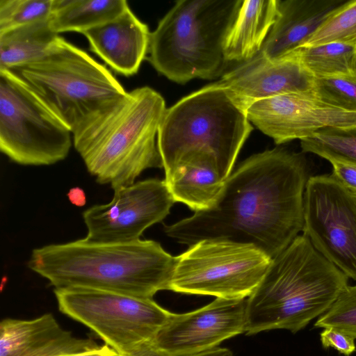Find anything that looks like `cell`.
<instances>
[{
  "mask_svg": "<svg viewBox=\"0 0 356 356\" xmlns=\"http://www.w3.org/2000/svg\"><path fill=\"white\" fill-rule=\"evenodd\" d=\"M308 177L302 153L277 147L243 161L213 205L164 227L188 247L207 239L251 244L271 259L302 232Z\"/></svg>",
  "mask_w": 356,
  "mask_h": 356,
  "instance_id": "6da1fadb",
  "label": "cell"
},
{
  "mask_svg": "<svg viewBox=\"0 0 356 356\" xmlns=\"http://www.w3.org/2000/svg\"><path fill=\"white\" fill-rule=\"evenodd\" d=\"M176 257L153 240L92 243L85 238L34 249L28 267L55 289L84 288L150 298L170 290Z\"/></svg>",
  "mask_w": 356,
  "mask_h": 356,
  "instance_id": "7a4b0ae2",
  "label": "cell"
},
{
  "mask_svg": "<svg viewBox=\"0 0 356 356\" xmlns=\"http://www.w3.org/2000/svg\"><path fill=\"white\" fill-rule=\"evenodd\" d=\"M149 86L127 92L87 118L72 134L86 169L113 189L135 183L145 170L163 168L157 133L166 110Z\"/></svg>",
  "mask_w": 356,
  "mask_h": 356,
  "instance_id": "3957f363",
  "label": "cell"
},
{
  "mask_svg": "<svg viewBox=\"0 0 356 356\" xmlns=\"http://www.w3.org/2000/svg\"><path fill=\"white\" fill-rule=\"evenodd\" d=\"M348 277L304 234L271 260L246 300V334L275 329L296 333L324 314L348 286Z\"/></svg>",
  "mask_w": 356,
  "mask_h": 356,
  "instance_id": "277c9868",
  "label": "cell"
},
{
  "mask_svg": "<svg viewBox=\"0 0 356 356\" xmlns=\"http://www.w3.org/2000/svg\"><path fill=\"white\" fill-rule=\"evenodd\" d=\"M252 131L243 107L218 82L181 99L166 108L157 133L164 180L170 179L185 156L197 152L213 155L225 180Z\"/></svg>",
  "mask_w": 356,
  "mask_h": 356,
  "instance_id": "5b68a950",
  "label": "cell"
},
{
  "mask_svg": "<svg viewBox=\"0 0 356 356\" xmlns=\"http://www.w3.org/2000/svg\"><path fill=\"white\" fill-rule=\"evenodd\" d=\"M241 0H179L150 33L147 60L168 79H213L225 70L223 41Z\"/></svg>",
  "mask_w": 356,
  "mask_h": 356,
  "instance_id": "8992f818",
  "label": "cell"
},
{
  "mask_svg": "<svg viewBox=\"0 0 356 356\" xmlns=\"http://www.w3.org/2000/svg\"><path fill=\"white\" fill-rule=\"evenodd\" d=\"M9 70L72 133L127 92L104 65L62 37L42 59Z\"/></svg>",
  "mask_w": 356,
  "mask_h": 356,
  "instance_id": "52a82bcc",
  "label": "cell"
},
{
  "mask_svg": "<svg viewBox=\"0 0 356 356\" xmlns=\"http://www.w3.org/2000/svg\"><path fill=\"white\" fill-rule=\"evenodd\" d=\"M271 260L251 244L202 240L176 257L170 290L220 298L245 299L262 281Z\"/></svg>",
  "mask_w": 356,
  "mask_h": 356,
  "instance_id": "ba28073f",
  "label": "cell"
},
{
  "mask_svg": "<svg viewBox=\"0 0 356 356\" xmlns=\"http://www.w3.org/2000/svg\"><path fill=\"white\" fill-rule=\"evenodd\" d=\"M60 311L85 325L120 355L152 341L173 313L152 298L107 291L55 289Z\"/></svg>",
  "mask_w": 356,
  "mask_h": 356,
  "instance_id": "9c48e42d",
  "label": "cell"
},
{
  "mask_svg": "<svg viewBox=\"0 0 356 356\" xmlns=\"http://www.w3.org/2000/svg\"><path fill=\"white\" fill-rule=\"evenodd\" d=\"M71 131L10 70H0V150L24 165L65 159Z\"/></svg>",
  "mask_w": 356,
  "mask_h": 356,
  "instance_id": "30bf717a",
  "label": "cell"
},
{
  "mask_svg": "<svg viewBox=\"0 0 356 356\" xmlns=\"http://www.w3.org/2000/svg\"><path fill=\"white\" fill-rule=\"evenodd\" d=\"M302 232L320 254L356 281V200L331 175L309 177Z\"/></svg>",
  "mask_w": 356,
  "mask_h": 356,
  "instance_id": "8fae6325",
  "label": "cell"
},
{
  "mask_svg": "<svg viewBox=\"0 0 356 356\" xmlns=\"http://www.w3.org/2000/svg\"><path fill=\"white\" fill-rule=\"evenodd\" d=\"M112 200L83 212L86 239L92 243H125L162 221L175 202L165 180L148 179L113 188Z\"/></svg>",
  "mask_w": 356,
  "mask_h": 356,
  "instance_id": "7c38bea8",
  "label": "cell"
},
{
  "mask_svg": "<svg viewBox=\"0 0 356 356\" xmlns=\"http://www.w3.org/2000/svg\"><path fill=\"white\" fill-rule=\"evenodd\" d=\"M244 109L250 122L280 145L330 127L356 126V112L334 107L314 93H291L252 102Z\"/></svg>",
  "mask_w": 356,
  "mask_h": 356,
  "instance_id": "4fadbf2b",
  "label": "cell"
},
{
  "mask_svg": "<svg viewBox=\"0 0 356 356\" xmlns=\"http://www.w3.org/2000/svg\"><path fill=\"white\" fill-rule=\"evenodd\" d=\"M246 299L216 298L196 310L174 314L152 341L168 356H188L245 333Z\"/></svg>",
  "mask_w": 356,
  "mask_h": 356,
  "instance_id": "5bb4252c",
  "label": "cell"
},
{
  "mask_svg": "<svg viewBox=\"0 0 356 356\" xmlns=\"http://www.w3.org/2000/svg\"><path fill=\"white\" fill-rule=\"evenodd\" d=\"M314 79L294 53L270 60L259 52L225 73L218 82L244 108L248 104L261 99L291 93H313Z\"/></svg>",
  "mask_w": 356,
  "mask_h": 356,
  "instance_id": "9a60e30c",
  "label": "cell"
},
{
  "mask_svg": "<svg viewBox=\"0 0 356 356\" xmlns=\"http://www.w3.org/2000/svg\"><path fill=\"white\" fill-rule=\"evenodd\" d=\"M65 330L51 314L0 323V356H70L97 346Z\"/></svg>",
  "mask_w": 356,
  "mask_h": 356,
  "instance_id": "2e32d148",
  "label": "cell"
},
{
  "mask_svg": "<svg viewBox=\"0 0 356 356\" xmlns=\"http://www.w3.org/2000/svg\"><path fill=\"white\" fill-rule=\"evenodd\" d=\"M150 33L129 7L118 17L82 34L90 49L115 72L136 74L149 50Z\"/></svg>",
  "mask_w": 356,
  "mask_h": 356,
  "instance_id": "e0dca14e",
  "label": "cell"
},
{
  "mask_svg": "<svg viewBox=\"0 0 356 356\" xmlns=\"http://www.w3.org/2000/svg\"><path fill=\"white\" fill-rule=\"evenodd\" d=\"M344 0H278L276 19L260 53L282 58L302 47Z\"/></svg>",
  "mask_w": 356,
  "mask_h": 356,
  "instance_id": "ac0fdd59",
  "label": "cell"
},
{
  "mask_svg": "<svg viewBox=\"0 0 356 356\" xmlns=\"http://www.w3.org/2000/svg\"><path fill=\"white\" fill-rule=\"evenodd\" d=\"M165 182L175 202L184 203L195 212L213 205L225 180L214 156L197 152L185 156Z\"/></svg>",
  "mask_w": 356,
  "mask_h": 356,
  "instance_id": "d6986e66",
  "label": "cell"
},
{
  "mask_svg": "<svg viewBox=\"0 0 356 356\" xmlns=\"http://www.w3.org/2000/svg\"><path fill=\"white\" fill-rule=\"evenodd\" d=\"M277 9L278 0L241 1L223 41L227 63H242L260 52Z\"/></svg>",
  "mask_w": 356,
  "mask_h": 356,
  "instance_id": "ffe728a7",
  "label": "cell"
},
{
  "mask_svg": "<svg viewBox=\"0 0 356 356\" xmlns=\"http://www.w3.org/2000/svg\"><path fill=\"white\" fill-rule=\"evenodd\" d=\"M60 36L49 19L0 32V70H13L38 61L55 47Z\"/></svg>",
  "mask_w": 356,
  "mask_h": 356,
  "instance_id": "44dd1931",
  "label": "cell"
},
{
  "mask_svg": "<svg viewBox=\"0 0 356 356\" xmlns=\"http://www.w3.org/2000/svg\"><path fill=\"white\" fill-rule=\"evenodd\" d=\"M129 7L125 0H54L49 24L58 34L83 33L114 19Z\"/></svg>",
  "mask_w": 356,
  "mask_h": 356,
  "instance_id": "7402d4cb",
  "label": "cell"
},
{
  "mask_svg": "<svg viewBox=\"0 0 356 356\" xmlns=\"http://www.w3.org/2000/svg\"><path fill=\"white\" fill-rule=\"evenodd\" d=\"M314 77L356 75V44L329 42L293 52Z\"/></svg>",
  "mask_w": 356,
  "mask_h": 356,
  "instance_id": "603a6c76",
  "label": "cell"
},
{
  "mask_svg": "<svg viewBox=\"0 0 356 356\" xmlns=\"http://www.w3.org/2000/svg\"><path fill=\"white\" fill-rule=\"evenodd\" d=\"M302 152L316 154L330 163L356 166V126L321 129L300 140Z\"/></svg>",
  "mask_w": 356,
  "mask_h": 356,
  "instance_id": "cb8c5ba5",
  "label": "cell"
},
{
  "mask_svg": "<svg viewBox=\"0 0 356 356\" xmlns=\"http://www.w3.org/2000/svg\"><path fill=\"white\" fill-rule=\"evenodd\" d=\"M329 42L356 44V0L336 8L303 46Z\"/></svg>",
  "mask_w": 356,
  "mask_h": 356,
  "instance_id": "d4e9b609",
  "label": "cell"
},
{
  "mask_svg": "<svg viewBox=\"0 0 356 356\" xmlns=\"http://www.w3.org/2000/svg\"><path fill=\"white\" fill-rule=\"evenodd\" d=\"M53 3L54 0H0V32L49 19Z\"/></svg>",
  "mask_w": 356,
  "mask_h": 356,
  "instance_id": "484cf974",
  "label": "cell"
},
{
  "mask_svg": "<svg viewBox=\"0 0 356 356\" xmlns=\"http://www.w3.org/2000/svg\"><path fill=\"white\" fill-rule=\"evenodd\" d=\"M313 93L334 107L356 112V75L315 77Z\"/></svg>",
  "mask_w": 356,
  "mask_h": 356,
  "instance_id": "4316f807",
  "label": "cell"
},
{
  "mask_svg": "<svg viewBox=\"0 0 356 356\" xmlns=\"http://www.w3.org/2000/svg\"><path fill=\"white\" fill-rule=\"evenodd\" d=\"M314 326L333 327L356 339V284L348 285Z\"/></svg>",
  "mask_w": 356,
  "mask_h": 356,
  "instance_id": "83f0119b",
  "label": "cell"
},
{
  "mask_svg": "<svg viewBox=\"0 0 356 356\" xmlns=\"http://www.w3.org/2000/svg\"><path fill=\"white\" fill-rule=\"evenodd\" d=\"M320 339L324 348H333L345 356H350L356 350L355 339L333 327L324 328Z\"/></svg>",
  "mask_w": 356,
  "mask_h": 356,
  "instance_id": "f1b7e54d",
  "label": "cell"
},
{
  "mask_svg": "<svg viewBox=\"0 0 356 356\" xmlns=\"http://www.w3.org/2000/svg\"><path fill=\"white\" fill-rule=\"evenodd\" d=\"M331 164V175L351 193H356V166L339 162Z\"/></svg>",
  "mask_w": 356,
  "mask_h": 356,
  "instance_id": "f546056e",
  "label": "cell"
},
{
  "mask_svg": "<svg viewBox=\"0 0 356 356\" xmlns=\"http://www.w3.org/2000/svg\"><path fill=\"white\" fill-rule=\"evenodd\" d=\"M120 356H168L157 348L152 341L143 343L130 353Z\"/></svg>",
  "mask_w": 356,
  "mask_h": 356,
  "instance_id": "4dcf8cb0",
  "label": "cell"
},
{
  "mask_svg": "<svg viewBox=\"0 0 356 356\" xmlns=\"http://www.w3.org/2000/svg\"><path fill=\"white\" fill-rule=\"evenodd\" d=\"M70 356H120V355L109 346L104 344L103 346L97 345L95 347L76 353Z\"/></svg>",
  "mask_w": 356,
  "mask_h": 356,
  "instance_id": "1f68e13d",
  "label": "cell"
},
{
  "mask_svg": "<svg viewBox=\"0 0 356 356\" xmlns=\"http://www.w3.org/2000/svg\"><path fill=\"white\" fill-rule=\"evenodd\" d=\"M67 195L70 202L76 207H83L86 203V193L80 187L70 188Z\"/></svg>",
  "mask_w": 356,
  "mask_h": 356,
  "instance_id": "d6a6232c",
  "label": "cell"
},
{
  "mask_svg": "<svg viewBox=\"0 0 356 356\" xmlns=\"http://www.w3.org/2000/svg\"><path fill=\"white\" fill-rule=\"evenodd\" d=\"M188 356H233V353L228 348L216 347L209 350Z\"/></svg>",
  "mask_w": 356,
  "mask_h": 356,
  "instance_id": "836d02e7",
  "label": "cell"
},
{
  "mask_svg": "<svg viewBox=\"0 0 356 356\" xmlns=\"http://www.w3.org/2000/svg\"><path fill=\"white\" fill-rule=\"evenodd\" d=\"M353 196L354 197V198L356 200V193H352Z\"/></svg>",
  "mask_w": 356,
  "mask_h": 356,
  "instance_id": "e575fe53",
  "label": "cell"
},
{
  "mask_svg": "<svg viewBox=\"0 0 356 356\" xmlns=\"http://www.w3.org/2000/svg\"></svg>",
  "mask_w": 356,
  "mask_h": 356,
  "instance_id": "d590c367",
  "label": "cell"
}]
</instances>
